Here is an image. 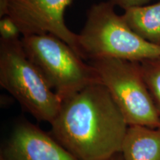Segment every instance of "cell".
Wrapping results in <instances>:
<instances>
[{
    "label": "cell",
    "instance_id": "1",
    "mask_svg": "<svg viewBox=\"0 0 160 160\" xmlns=\"http://www.w3.org/2000/svg\"><path fill=\"white\" fill-rule=\"evenodd\" d=\"M51 134L79 160H108L120 153L128 124L101 83L62 101Z\"/></svg>",
    "mask_w": 160,
    "mask_h": 160
},
{
    "label": "cell",
    "instance_id": "2",
    "mask_svg": "<svg viewBox=\"0 0 160 160\" xmlns=\"http://www.w3.org/2000/svg\"><path fill=\"white\" fill-rule=\"evenodd\" d=\"M78 35L82 58L88 61L113 58L141 62L160 57V46L135 33L108 1L90 8L85 25Z\"/></svg>",
    "mask_w": 160,
    "mask_h": 160
},
{
    "label": "cell",
    "instance_id": "3",
    "mask_svg": "<svg viewBox=\"0 0 160 160\" xmlns=\"http://www.w3.org/2000/svg\"><path fill=\"white\" fill-rule=\"evenodd\" d=\"M0 85L38 121L51 124L62 99L26 56L21 39H0Z\"/></svg>",
    "mask_w": 160,
    "mask_h": 160
},
{
    "label": "cell",
    "instance_id": "4",
    "mask_svg": "<svg viewBox=\"0 0 160 160\" xmlns=\"http://www.w3.org/2000/svg\"><path fill=\"white\" fill-rule=\"evenodd\" d=\"M21 42L27 57L62 101L87 86L100 83L93 66L59 38L32 35L23 37Z\"/></svg>",
    "mask_w": 160,
    "mask_h": 160
},
{
    "label": "cell",
    "instance_id": "5",
    "mask_svg": "<svg viewBox=\"0 0 160 160\" xmlns=\"http://www.w3.org/2000/svg\"><path fill=\"white\" fill-rule=\"evenodd\" d=\"M128 125L160 128V114L138 62L102 58L88 61Z\"/></svg>",
    "mask_w": 160,
    "mask_h": 160
},
{
    "label": "cell",
    "instance_id": "6",
    "mask_svg": "<svg viewBox=\"0 0 160 160\" xmlns=\"http://www.w3.org/2000/svg\"><path fill=\"white\" fill-rule=\"evenodd\" d=\"M72 1L0 0V17L11 18L23 37L51 34L59 38L82 58L79 35L67 27L64 19L66 8Z\"/></svg>",
    "mask_w": 160,
    "mask_h": 160
},
{
    "label": "cell",
    "instance_id": "7",
    "mask_svg": "<svg viewBox=\"0 0 160 160\" xmlns=\"http://www.w3.org/2000/svg\"><path fill=\"white\" fill-rule=\"evenodd\" d=\"M0 157L5 160H79L51 133L25 119L14 124Z\"/></svg>",
    "mask_w": 160,
    "mask_h": 160
},
{
    "label": "cell",
    "instance_id": "8",
    "mask_svg": "<svg viewBox=\"0 0 160 160\" xmlns=\"http://www.w3.org/2000/svg\"><path fill=\"white\" fill-rule=\"evenodd\" d=\"M120 153L123 160H160V128L129 125Z\"/></svg>",
    "mask_w": 160,
    "mask_h": 160
},
{
    "label": "cell",
    "instance_id": "9",
    "mask_svg": "<svg viewBox=\"0 0 160 160\" xmlns=\"http://www.w3.org/2000/svg\"><path fill=\"white\" fill-rule=\"evenodd\" d=\"M122 16L135 33L160 46V2L125 10Z\"/></svg>",
    "mask_w": 160,
    "mask_h": 160
},
{
    "label": "cell",
    "instance_id": "10",
    "mask_svg": "<svg viewBox=\"0 0 160 160\" xmlns=\"http://www.w3.org/2000/svg\"><path fill=\"white\" fill-rule=\"evenodd\" d=\"M138 62L143 79L160 114V57Z\"/></svg>",
    "mask_w": 160,
    "mask_h": 160
},
{
    "label": "cell",
    "instance_id": "11",
    "mask_svg": "<svg viewBox=\"0 0 160 160\" xmlns=\"http://www.w3.org/2000/svg\"><path fill=\"white\" fill-rule=\"evenodd\" d=\"M21 34L17 25L8 16L2 17L0 20V35L4 39H19Z\"/></svg>",
    "mask_w": 160,
    "mask_h": 160
},
{
    "label": "cell",
    "instance_id": "12",
    "mask_svg": "<svg viewBox=\"0 0 160 160\" xmlns=\"http://www.w3.org/2000/svg\"><path fill=\"white\" fill-rule=\"evenodd\" d=\"M151 0H108L113 6H118L125 10L145 6Z\"/></svg>",
    "mask_w": 160,
    "mask_h": 160
},
{
    "label": "cell",
    "instance_id": "13",
    "mask_svg": "<svg viewBox=\"0 0 160 160\" xmlns=\"http://www.w3.org/2000/svg\"><path fill=\"white\" fill-rule=\"evenodd\" d=\"M108 160H123L122 159V155L121 153H117V154L113 156L111 158H110Z\"/></svg>",
    "mask_w": 160,
    "mask_h": 160
},
{
    "label": "cell",
    "instance_id": "14",
    "mask_svg": "<svg viewBox=\"0 0 160 160\" xmlns=\"http://www.w3.org/2000/svg\"><path fill=\"white\" fill-rule=\"evenodd\" d=\"M0 160H5V159H4L2 157H0Z\"/></svg>",
    "mask_w": 160,
    "mask_h": 160
}]
</instances>
